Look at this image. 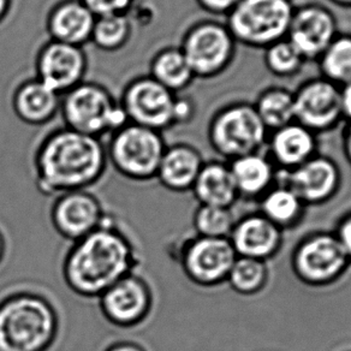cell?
Masks as SVG:
<instances>
[{
    "mask_svg": "<svg viewBox=\"0 0 351 351\" xmlns=\"http://www.w3.org/2000/svg\"><path fill=\"white\" fill-rule=\"evenodd\" d=\"M137 266L138 255L132 241L106 217L100 228L73 242L64 258V280L78 296L99 298Z\"/></svg>",
    "mask_w": 351,
    "mask_h": 351,
    "instance_id": "obj_1",
    "label": "cell"
},
{
    "mask_svg": "<svg viewBox=\"0 0 351 351\" xmlns=\"http://www.w3.org/2000/svg\"><path fill=\"white\" fill-rule=\"evenodd\" d=\"M36 184L47 196L86 191L105 171V154L99 142L89 135L65 132L49 138L35 164Z\"/></svg>",
    "mask_w": 351,
    "mask_h": 351,
    "instance_id": "obj_2",
    "label": "cell"
},
{
    "mask_svg": "<svg viewBox=\"0 0 351 351\" xmlns=\"http://www.w3.org/2000/svg\"><path fill=\"white\" fill-rule=\"evenodd\" d=\"M58 328L52 303L38 293H14L0 302V351H47Z\"/></svg>",
    "mask_w": 351,
    "mask_h": 351,
    "instance_id": "obj_3",
    "label": "cell"
},
{
    "mask_svg": "<svg viewBox=\"0 0 351 351\" xmlns=\"http://www.w3.org/2000/svg\"><path fill=\"white\" fill-rule=\"evenodd\" d=\"M293 10L291 0H241L225 25L237 44L265 49L287 38Z\"/></svg>",
    "mask_w": 351,
    "mask_h": 351,
    "instance_id": "obj_4",
    "label": "cell"
},
{
    "mask_svg": "<svg viewBox=\"0 0 351 351\" xmlns=\"http://www.w3.org/2000/svg\"><path fill=\"white\" fill-rule=\"evenodd\" d=\"M210 146L220 156L231 161L258 153L269 138V132L253 104L236 101L220 108L210 121Z\"/></svg>",
    "mask_w": 351,
    "mask_h": 351,
    "instance_id": "obj_5",
    "label": "cell"
},
{
    "mask_svg": "<svg viewBox=\"0 0 351 351\" xmlns=\"http://www.w3.org/2000/svg\"><path fill=\"white\" fill-rule=\"evenodd\" d=\"M236 46L237 43L226 25L208 21L191 30L183 54L194 76L215 77L234 63Z\"/></svg>",
    "mask_w": 351,
    "mask_h": 351,
    "instance_id": "obj_6",
    "label": "cell"
},
{
    "mask_svg": "<svg viewBox=\"0 0 351 351\" xmlns=\"http://www.w3.org/2000/svg\"><path fill=\"white\" fill-rule=\"evenodd\" d=\"M349 263L350 260L335 234H311L293 252L295 274L303 283L315 287L333 283Z\"/></svg>",
    "mask_w": 351,
    "mask_h": 351,
    "instance_id": "obj_7",
    "label": "cell"
},
{
    "mask_svg": "<svg viewBox=\"0 0 351 351\" xmlns=\"http://www.w3.org/2000/svg\"><path fill=\"white\" fill-rule=\"evenodd\" d=\"M159 136L147 128H129L121 132L111 147V160L121 175L132 181L156 178L164 156Z\"/></svg>",
    "mask_w": 351,
    "mask_h": 351,
    "instance_id": "obj_8",
    "label": "cell"
},
{
    "mask_svg": "<svg viewBox=\"0 0 351 351\" xmlns=\"http://www.w3.org/2000/svg\"><path fill=\"white\" fill-rule=\"evenodd\" d=\"M293 108L295 122L317 135L344 122L341 87L322 76L307 80L293 92Z\"/></svg>",
    "mask_w": 351,
    "mask_h": 351,
    "instance_id": "obj_9",
    "label": "cell"
},
{
    "mask_svg": "<svg viewBox=\"0 0 351 351\" xmlns=\"http://www.w3.org/2000/svg\"><path fill=\"white\" fill-rule=\"evenodd\" d=\"M237 254L229 239L196 236L181 252V266L186 277L200 287H215L228 279Z\"/></svg>",
    "mask_w": 351,
    "mask_h": 351,
    "instance_id": "obj_10",
    "label": "cell"
},
{
    "mask_svg": "<svg viewBox=\"0 0 351 351\" xmlns=\"http://www.w3.org/2000/svg\"><path fill=\"white\" fill-rule=\"evenodd\" d=\"M338 33V20L327 6L307 3L295 6L287 39L306 62H317Z\"/></svg>",
    "mask_w": 351,
    "mask_h": 351,
    "instance_id": "obj_11",
    "label": "cell"
},
{
    "mask_svg": "<svg viewBox=\"0 0 351 351\" xmlns=\"http://www.w3.org/2000/svg\"><path fill=\"white\" fill-rule=\"evenodd\" d=\"M104 317L123 328L143 322L153 307V293L145 279L134 274L119 279L99 298Z\"/></svg>",
    "mask_w": 351,
    "mask_h": 351,
    "instance_id": "obj_12",
    "label": "cell"
},
{
    "mask_svg": "<svg viewBox=\"0 0 351 351\" xmlns=\"http://www.w3.org/2000/svg\"><path fill=\"white\" fill-rule=\"evenodd\" d=\"M276 182L289 186L304 205H319L336 194L341 172L332 159L317 154L293 170H277Z\"/></svg>",
    "mask_w": 351,
    "mask_h": 351,
    "instance_id": "obj_13",
    "label": "cell"
},
{
    "mask_svg": "<svg viewBox=\"0 0 351 351\" xmlns=\"http://www.w3.org/2000/svg\"><path fill=\"white\" fill-rule=\"evenodd\" d=\"M105 219L106 215L98 197L87 191H69L57 196L51 210L54 229L71 242L92 234Z\"/></svg>",
    "mask_w": 351,
    "mask_h": 351,
    "instance_id": "obj_14",
    "label": "cell"
},
{
    "mask_svg": "<svg viewBox=\"0 0 351 351\" xmlns=\"http://www.w3.org/2000/svg\"><path fill=\"white\" fill-rule=\"evenodd\" d=\"M230 242L237 256L266 261L282 245V230L261 213L250 215L236 221Z\"/></svg>",
    "mask_w": 351,
    "mask_h": 351,
    "instance_id": "obj_15",
    "label": "cell"
},
{
    "mask_svg": "<svg viewBox=\"0 0 351 351\" xmlns=\"http://www.w3.org/2000/svg\"><path fill=\"white\" fill-rule=\"evenodd\" d=\"M66 114L76 132L89 136L123 122L111 108L108 97L95 88H80L73 92L66 104Z\"/></svg>",
    "mask_w": 351,
    "mask_h": 351,
    "instance_id": "obj_16",
    "label": "cell"
},
{
    "mask_svg": "<svg viewBox=\"0 0 351 351\" xmlns=\"http://www.w3.org/2000/svg\"><path fill=\"white\" fill-rule=\"evenodd\" d=\"M266 145L278 170H293L317 154V134L298 122L269 132Z\"/></svg>",
    "mask_w": 351,
    "mask_h": 351,
    "instance_id": "obj_17",
    "label": "cell"
},
{
    "mask_svg": "<svg viewBox=\"0 0 351 351\" xmlns=\"http://www.w3.org/2000/svg\"><path fill=\"white\" fill-rule=\"evenodd\" d=\"M175 104L166 87L152 81L137 83L128 98L132 117L152 128L166 125L175 118Z\"/></svg>",
    "mask_w": 351,
    "mask_h": 351,
    "instance_id": "obj_18",
    "label": "cell"
},
{
    "mask_svg": "<svg viewBox=\"0 0 351 351\" xmlns=\"http://www.w3.org/2000/svg\"><path fill=\"white\" fill-rule=\"evenodd\" d=\"M229 167L239 197L261 199L276 184L278 169L260 152L229 161Z\"/></svg>",
    "mask_w": 351,
    "mask_h": 351,
    "instance_id": "obj_19",
    "label": "cell"
},
{
    "mask_svg": "<svg viewBox=\"0 0 351 351\" xmlns=\"http://www.w3.org/2000/svg\"><path fill=\"white\" fill-rule=\"evenodd\" d=\"M204 164L200 153L193 147H172L164 152L156 178L169 191H191Z\"/></svg>",
    "mask_w": 351,
    "mask_h": 351,
    "instance_id": "obj_20",
    "label": "cell"
},
{
    "mask_svg": "<svg viewBox=\"0 0 351 351\" xmlns=\"http://www.w3.org/2000/svg\"><path fill=\"white\" fill-rule=\"evenodd\" d=\"M200 205L231 208L239 199L229 164L220 161L205 162L191 188Z\"/></svg>",
    "mask_w": 351,
    "mask_h": 351,
    "instance_id": "obj_21",
    "label": "cell"
},
{
    "mask_svg": "<svg viewBox=\"0 0 351 351\" xmlns=\"http://www.w3.org/2000/svg\"><path fill=\"white\" fill-rule=\"evenodd\" d=\"M82 69L77 49L65 44L53 45L44 54L41 73L44 83L53 90L73 84Z\"/></svg>",
    "mask_w": 351,
    "mask_h": 351,
    "instance_id": "obj_22",
    "label": "cell"
},
{
    "mask_svg": "<svg viewBox=\"0 0 351 351\" xmlns=\"http://www.w3.org/2000/svg\"><path fill=\"white\" fill-rule=\"evenodd\" d=\"M304 206L289 186L276 183L260 199V213L283 230L298 224L304 212Z\"/></svg>",
    "mask_w": 351,
    "mask_h": 351,
    "instance_id": "obj_23",
    "label": "cell"
},
{
    "mask_svg": "<svg viewBox=\"0 0 351 351\" xmlns=\"http://www.w3.org/2000/svg\"><path fill=\"white\" fill-rule=\"evenodd\" d=\"M253 105L269 134L295 122L293 92L288 88H266Z\"/></svg>",
    "mask_w": 351,
    "mask_h": 351,
    "instance_id": "obj_24",
    "label": "cell"
},
{
    "mask_svg": "<svg viewBox=\"0 0 351 351\" xmlns=\"http://www.w3.org/2000/svg\"><path fill=\"white\" fill-rule=\"evenodd\" d=\"M317 63L322 77L338 87L351 82V33L339 32Z\"/></svg>",
    "mask_w": 351,
    "mask_h": 351,
    "instance_id": "obj_25",
    "label": "cell"
},
{
    "mask_svg": "<svg viewBox=\"0 0 351 351\" xmlns=\"http://www.w3.org/2000/svg\"><path fill=\"white\" fill-rule=\"evenodd\" d=\"M267 279L269 269L266 261L237 256L226 280L236 293L254 295L263 290L267 283Z\"/></svg>",
    "mask_w": 351,
    "mask_h": 351,
    "instance_id": "obj_26",
    "label": "cell"
},
{
    "mask_svg": "<svg viewBox=\"0 0 351 351\" xmlns=\"http://www.w3.org/2000/svg\"><path fill=\"white\" fill-rule=\"evenodd\" d=\"M93 27L90 11L76 4L64 6L53 19L54 34L65 43H78L84 39Z\"/></svg>",
    "mask_w": 351,
    "mask_h": 351,
    "instance_id": "obj_27",
    "label": "cell"
},
{
    "mask_svg": "<svg viewBox=\"0 0 351 351\" xmlns=\"http://www.w3.org/2000/svg\"><path fill=\"white\" fill-rule=\"evenodd\" d=\"M263 63L269 73L277 77H293L301 73L307 63L296 47L287 38L265 49Z\"/></svg>",
    "mask_w": 351,
    "mask_h": 351,
    "instance_id": "obj_28",
    "label": "cell"
},
{
    "mask_svg": "<svg viewBox=\"0 0 351 351\" xmlns=\"http://www.w3.org/2000/svg\"><path fill=\"white\" fill-rule=\"evenodd\" d=\"M193 224L200 237L229 239L236 220L231 208L200 205L194 215Z\"/></svg>",
    "mask_w": 351,
    "mask_h": 351,
    "instance_id": "obj_29",
    "label": "cell"
},
{
    "mask_svg": "<svg viewBox=\"0 0 351 351\" xmlns=\"http://www.w3.org/2000/svg\"><path fill=\"white\" fill-rule=\"evenodd\" d=\"M56 105L54 90L44 82L25 87L19 97V110L28 119L39 121L47 117Z\"/></svg>",
    "mask_w": 351,
    "mask_h": 351,
    "instance_id": "obj_30",
    "label": "cell"
},
{
    "mask_svg": "<svg viewBox=\"0 0 351 351\" xmlns=\"http://www.w3.org/2000/svg\"><path fill=\"white\" fill-rule=\"evenodd\" d=\"M158 78L164 87L181 88L191 81L194 73L183 52L169 51L162 54L156 64Z\"/></svg>",
    "mask_w": 351,
    "mask_h": 351,
    "instance_id": "obj_31",
    "label": "cell"
},
{
    "mask_svg": "<svg viewBox=\"0 0 351 351\" xmlns=\"http://www.w3.org/2000/svg\"><path fill=\"white\" fill-rule=\"evenodd\" d=\"M127 23L122 17L116 15L105 16L95 28V36L100 44L112 46L124 39Z\"/></svg>",
    "mask_w": 351,
    "mask_h": 351,
    "instance_id": "obj_32",
    "label": "cell"
},
{
    "mask_svg": "<svg viewBox=\"0 0 351 351\" xmlns=\"http://www.w3.org/2000/svg\"><path fill=\"white\" fill-rule=\"evenodd\" d=\"M92 10L101 15H114L129 4V0H86Z\"/></svg>",
    "mask_w": 351,
    "mask_h": 351,
    "instance_id": "obj_33",
    "label": "cell"
},
{
    "mask_svg": "<svg viewBox=\"0 0 351 351\" xmlns=\"http://www.w3.org/2000/svg\"><path fill=\"white\" fill-rule=\"evenodd\" d=\"M241 0H199L200 5L213 15L228 16Z\"/></svg>",
    "mask_w": 351,
    "mask_h": 351,
    "instance_id": "obj_34",
    "label": "cell"
},
{
    "mask_svg": "<svg viewBox=\"0 0 351 351\" xmlns=\"http://www.w3.org/2000/svg\"><path fill=\"white\" fill-rule=\"evenodd\" d=\"M335 236L341 243V248L346 252V256L349 258L351 263V215H346L341 220V223L337 226Z\"/></svg>",
    "mask_w": 351,
    "mask_h": 351,
    "instance_id": "obj_35",
    "label": "cell"
},
{
    "mask_svg": "<svg viewBox=\"0 0 351 351\" xmlns=\"http://www.w3.org/2000/svg\"><path fill=\"white\" fill-rule=\"evenodd\" d=\"M341 105L344 122H351V82L341 87Z\"/></svg>",
    "mask_w": 351,
    "mask_h": 351,
    "instance_id": "obj_36",
    "label": "cell"
},
{
    "mask_svg": "<svg viewBox=\"0 0 351 351\" xmlns=\"http://www.w3.org/2000/svg\"><path fill=\"white\" fill-rule=\"evenodd\" d=\"M341 147L346 160L351 165V122H346L341 134Z\"/></svg>",
    "mask_w": 351,
    "mask_h": 351,
    "instance_id": "obj_37",
    "label": "cell"
},
{
    "mask_svg": "<svg viewBox=\"0 0 351 351\" xmlns=\"http://www.w3.org/2000/svg\"><path fill=\"white\" fill-rule=\"evenodd\" d=\"M105 351H146L141 346L132 341H118L111 346H108Z\"/></svg>",
    "mask_w": 351,
    "mask_h": 351,
    "instance_id": "obj_38",
    "label": "cell"
},
{
    "mask_svg": "<svg viewBox=\"0 0 351 351\" xmlns=\"http://www.w3.org/2000/svg\"><path fill=\"white\" fill-rule=\"evenodd\" d=\"M335 6H338L341 9H346V10H351V0H327Z\"/></svg>",
    "mask_w": 351,
    "mask_h": 351,
    "instance_id": "obj_39",
    "label": "cell"
},
{
    "mask_svg": "<svg viewBox=\"0 0 351 351\" xmlns=\"http://www.w3.org/2000/svg\"><path fill=\"white\" fill-rule=\"evenodd\" d=\"M4 254H5V239H4V236L0 232V263H1V260L4 258Z\"/></svg>",
    "mask_w": 351,
    "mask_h": 351,
    "instance_id": "obj_40",
    "label": "cell"
},
{
    "mask_svg": "<svg viewBox=\"0 0 351 351\" xmlns=\"http://www.w3.org/2000/svg\"><path fill=\"white\" fill-rule=\"evenodd\" d=\"M4 4H5V0H0V11L3 10V8H4Z\"/></svg>",
    "mask_w": 351,
    "mask_h": 351,
    "instance_id": "obj_41",
    "label": "cell"
}]
</instances>
